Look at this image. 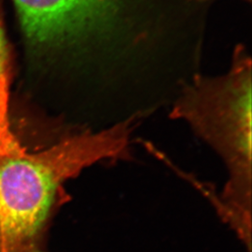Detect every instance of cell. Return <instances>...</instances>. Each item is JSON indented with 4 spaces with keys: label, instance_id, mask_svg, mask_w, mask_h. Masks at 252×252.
Returning <instances> with one entry per match:
<instances>
[{
    "label": "cell",
    "instance_id": "6da1fadb",
    "mask_svg": "<svg viewBox=\"0 0 252 252\" xmlns=\"http://www.w3.org/2000/svg\"><path fill=\"white\" fill-rule=\"evenodd\" d=\"M135 116L65 136L36 153L0 156V252L39 251L63 184L96 162L125 159Z\"/></svg>",
    "mask_w": 252,
    "mask_h": 252
},
{
    "label": "cell",
    "instance_id": "7a4b0ae2",
    "mask_svg": "<svg viewBox=\"0 0 252 252\" xmlns=\"http://www.w3.org/2000/svg\"><path fill=\"white\" fill-rule=\"evenodd\" d=\"M172 117L187 122L220 154L229 180L215 202L246 248L252 246V65L237 55L231 70L214 79L195 77L182 88Z\"/></svg>",
    "mask_w": 252,
    "mask_h": 252
},
{
    "label": "cell",
    "instance_id": "3957f363",
    "mask_svg": "<svg viewBox=\"0 0 252 252\" xmlns=\"http://www.w3.org/2000/svg\"><path fill=\"white\" fill-rule=\"evenodd\" d=\"M27 45L36 54H54L104 34L119 0H14Z\"/></svg>",
    "mask_w": 252,
    "mask_h": 252
},
{
    "label": "cell",
    "instance_id": "277c9868",
    "mask_svg": "<svg viewBox=\"0 0 252 252\" xmlns=\"http://www.w3.org/2000/svg\"><path fill=\"white\" fill-rule=\"evenodd\" d=\"M10 61L8 42L0 23V150L4 155L20 154L27 149L12 133L9 116Z\"/></svg>",
    "mask_w": 252,
    "mask_h": 252
},
{
    "label": "cell",
    "instance_id": "5b68a950",
    "mask_svg": "<svg viewBox=\"0 0 252 252\" xmlns=\"http://www.w3.org/2000/svg\"><path fill=\"white\" fill-rule=\"evenodd\" d=\"M1 155H4V154H3V153H2V152H1V150H0V156H1Z\"/></svg>",
    "mask_w": 252,
    "mask_h": 252
},
{
    "label": "cell",
    "instance_id": "8992f818",
    "mask_svg": "<svg viewBox=\"0 0 252 252\" xmlns=\"http://www.w3.org/2000/svg\"><path fill=\"white\" fill-rule=\"evenodd\" d=\"M40 252L39 251H36V252Z\"/></svg>",
    "mask_w": 252,
    "mask_h": 252
}]
</instances>
